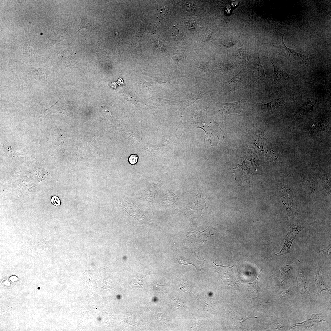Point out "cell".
Wrapping results in <instances>:
<instances>
[{
  "mask_svg": "<svg viewBox=\"0 0 331 331\" xmlns=\"http://www.w3.org/2000/svg\"><path fill=\"white\" fill-rule=\"evenodd\" d=\"M80 17L81 18L80 26L79 29L77 32H78L80 30L84 28L92 31L94 29V27L93 26L92 22L89 20L85 17L82 16H81Z\"/></svg>",
  "mask_w": 331,
  "mask_h": 331,
  "instance_id": "16",
  "label": "cell"
},
{
  "mask_svg": "<svg viewBox=\"0 0 331 331\" xmlns=\"http://www.w3.org/2000/svg\"><path fill=\"white\" fill-rule=\"evenodd\" d=\"M304 180L310 192L312 193L314 192L316 187V182L315 179L312 177H306Z\"/></svg>",
  "mask_w": 331,
  "mask_h": 331,
  "instance_id": "17",
  "label": "cell"
},
{
  "mask_svg": "<svg viewBox=\"0 0 331 331\" xmlns=\"http://www.w3.org/2000/svg\"><path fill=\"white\" fill-rule=\"evenodd\" d=\"M245 70L243 68L229 80L224 83L223 88L228 91H233L242 85L245 79Z\"/></svg>",
  "mask_w": 331,
  "mask_h": 331,
  "instance_id": "3",
  "label": "cell"
},
{
  "mask_svg": "<svg viewBox=\"0 0 331 331\" xmlns=\"http://www.w3.org/2000/svg\"><path fill=\"white\" fill-rule=\"evenodd\" d=\"M274 67V82L279 83L285 84L293 81L294 76L280 69L271 61Z\"/></svg>",
  "mask_w": 331,
  "mask_h": 331,
  "instance_id": "4",
  "label": "cell"
},
{
  "mask_svg": "<svg viewBox=\"0 0 331 331\" xmlns=\"http://www.w3.org/2000/svg\"><path fill=\"white\" fill-rule=\"evenodd\" d=\"M116 84L115 83H112L111 84V87L113 88H115L116 86Z\"/></svg>",
  "mask_w": 331,
  "mask_h": 331,
  "instance_id": "35",
  "label": "cell"
},
{
  "mask_svg": "<svg viewBox=\"0 0 331 331\" xmlns=\"http://www.w3.org/2000/svg\"><path fill=\"white\" fill-rule=\"evenodd\" d=\"M63 99L60 98L51 107L42 112H38L37 115L40 118V120L44 119L46 116L49 114L54 112H61L63 113H65L63 111L65 110V104L62 105L61 103Z\"/></svg>",
  "mask_w": 331,
  "mask_h": 331,
  "instance_id": "7",
  "label": "cell"
},
{
  "mask_svg": "<svg viewBox=\"0 0 331 331\" xmlns=\"http://www.w3.org/2000/svg\"><path fill=\"white\" fill-rule=\"evenodd\" d=\"M211 225L207 229L202 232H200L197 228H195L187 233L188 234V236L194 242H199L203 243L204 241H208L207 240V238L211 237V235H214V234L210 233L211 231L214 230L212 229L213 228L211 227Z\"/></svg>",
  "mask_w": 331,
  "mask_h": 331,
  "instance_id": "6",
  "label": "cell"
},
{
  "mask_svg": "<svg viewBox=\"0 0 331 331\" xmlns=\"http://www.w3.org/2000/svg\"><path fill=\"white\" fill-rule=\"evenodd\" d=\"M282 44L278 46L272 45L276 48V53L278 55L282 56L289 60L295 62L300 63L305 61L306 56L300 53L296 52L293 49L287 47L285 44L283 37L282 36Z\"/></svg>",
  "mask_w": 331,
  "mask_h": 331,
  "instance_id": "1",
  "label": "cell"
},
{
  "mask_svg": "<svg viewBox=\"0 0 331 331\" xmlns=\"http://www.w3.org/2000/svg\"><path fill=\"white\" fill-rule=\"evenodd\" d=\"M102 112L103 116L106 119L110 120H112V116L109 109L105 107L103 108H102Z\"/></svg>",
  "mask_w": 331,
  "mask_h": 331,
  "instance_id": "27",
  "label": "cell"
},
{
  "mask_svg": "<svg viewBox=\"0 0 331 331\" xmlns=\"http://www.w3.org/2000/svg\"><path fill=\"white\" fill-rule=\"evenodd\" d=\"M236 43V41L235 40H226L223 42V45L224 46L226 47H229L235 44Z\"/></svg>",
  "mask_w": 331,
  "mask_h": 331,
  "instance_id": "30",
  "label": "cell"
},
{
  "mask_svg": "<svg viewBox=\"0 0 331 331\" xmlns=\"http://www.w3.org/2000/svg\"><path fill=\"white\" fill-rule=\"evenodd\" d=\"M316 274L315 281L317 287L318 293L321 295L323 290H326L329 292V290L325 286L323 280L321 276V268H319Z\"/></svg>",
  "mask_w": 331,
  "mask_h": 331,
  "instance_id": "13",
  "label": "cell"
},
{
  "mask_svg": "<svg viewBox=\"0 0 331 331\" xmlns=\"http://www.w3.org/2000/svg\"><path fill=\"white\" fill-rule=\"evenodd\" d=\"M124 98L128 101L131 103L136 105L138 101H139L137 98L134 95L130 93H124Z\"/></svg>",
  "mask_w": 331,
  "mask_h": 331,
  "instance_id": "22",
  "label": "cell"
},
{
  "mask_svg": "<svg viewBox=\"0 0 331 331\" xmlns=\"http://www.w3.org/2000/svg\"><path fill=\"white\" fill-rule=\"evenodd\" d=\"M172 35L177 40H181L184 37V33L182 29L175 26H173Z\"/></svg>",
  "mask_w": 331,
  "mask_h": 331,
  "instance_id": "18",
  "label": "cell"
},
{
  "mask_svg": "<svg viewBox=\"0 0 331 331\" xmlns=\"http://www.w3.org/2000/svg\"><path fill=\"white\" fill-rule=\"evenodd\" d=\"M30 71L34 79L41 83H45L47 82V78L49 74L47 69L43 67L33 68L31 69Z\"/></svg>",
  "mask_w": 331,
  "mask_h": 331,
  "instance_id": "8",
  "label": "cell"
},
{
  "mask_svg": "<svg viewBox=\"0 0 331 331\" xmlns=\"http://www.w3.org/2000/svg\"><path fill=\"white\" fill-rule=\"evenodd\" d=\"M200 191L190 201L186 209L187 213L190 216H201L203 209L207 208L205 201V199L201 197Z\"/></svg>",
  "mask_w": 331,
  "mask_h": 331,
  "instance_id": "2",
  "label": "cell"
},
{
  "mask_svg": "<svg viewBox=\"0 0 331 331\" xmlns=\"http://www.w3.org/2000/svg\"><path fill=\"white\" fill-rule=\"evenodd\" d=\"M173 305L176 307L182 309L186 308V305L181 300L177 298L173 300Z\"/></svg>",
  "mask_w": 331,
  "mask_h": 331,
  "instance_id": "24",
  "label": "cell"
},
{
  "mask_svg": "<svg viewBox=\"0 0 331 331\" xmlns=\"http://www.w3.org/2000/svg\"><path fill=\"white\" fill-rule=\"evenodd\" d=\"M118 83L119 85L122 84L123 83V81L121 78H120L118 81Z\"/></svg>",
  "mask_w": 331,
  "mask_h": 331,
  "instance_id": "34",
  "label": "cell"
},
{
  "mask_svg": "<svg viewBox=\"0 0 331 331\" xmlns=\"http://www.w3.org/2000/svg\"><path fill=\"white\" fill-rule=\"evenodd\" d=\"M154 286L155 287L156 290H161V288L163 287H164V285H162V284L158 283H153Z\"/></svg>",
  "mask_w": 331,
  "mask_h": 331,
  "instance_id": "32",
  "label": "cell"
},
{
  "mask_svg": "<svg viewBox=\"0 0 331 331\" xmlns=\"http://www.w3.org/2000/svg\"><path fill=\"white\" fill-rule=\"evenodd\" d=\"M180 289L185 292L188 293H191L190 288L189 285L187 283H185L184 281H180Z\"/></svg>",
  "mask_w": 331,
  "mask_h": 331,
  "instance_id": "25",
  "label": "cell"
},
{
  "mask_svg": "<svg viewBox=\"0 0 331 331\" xmlns=\"http://www.w3.org/2000/svg\"><path fill=\"white\" fill-rule=\"evenodd\" d=\"M257 317H243V318H241L240 319L241 320H242V321H240V323H241V324H242L243 323H244V322L245 321H246L247 319H248L249 318H257Z\"/></svg>",
  "mask_w": 331,
  "mask_h": 331,
  "instance_id": "33",
  "label": "cell"
},
{
  "mask_svg": "<svg viewBox=\"0 0 331 331\" xmlns=\"http://www.w3.org/2000/svg\"><path fill=\"white\" fill-rule=\"evenodd\" d=\"M251 65V68L256 77L263 80L266 79L263 67L260 63L259 57L256 58Z\"/></svg>",
  "mask_w": 331,
  "mask_h": 331,
  "instance_id": "10",
  "label": "cell"
},
{
  "mask_svg": "<svg viewBox=\"0 0 331 331\" xmlns=\"http://www.w3.org/2000/svg\"><path fill=\"white\" fill-rule=\"evenodd\" d=\"M297 284L302 288L303 291L308 293L311 297L310 286L306 275L302 273L299 274Z\"/></svg>",
  "mask_w": 331,
  "mask_h": 331,
  "instance_id": "11",
  "label": "cell"
},
{
  "mask_svg": "<svg viewBox=\"0 0 331 331\" xmlns=\"http://www.w3.org/2000/svg\"><path fill=\"white\" fill-rule=\"evenodd\" d=\"M239 65V64L237 63L222 64L219 65L218 67L222 71H226L236 68Z\"/></svg>",
  "mask_w": 331,
  "mask_h": 331,
  "instance_id": "19",
  "label": "cell"
},
{
  "mask_svg": "<svg viewBox=\"0 0 331 331\" xmlns=\"http://www.w3.org/2000/svg\"><path fill=\"white\" fill-rule=\"evenodd\" d=\"M285 101L283 97H279L267 103L262 104L261 107L264 110L267 111H273L279 107L285 104Z\"/></svg>",
  "mask_w": 331,
  "mask_h": 331,
  "instance_id": "9",
  "label": "cell"
},
{
  "mask_svg": "<svg viewBox=\"0 0 331 331\" xmlns=\"http://www.w3.org/2000/svg\"><path fill=\"white\" fill-rule=\"evenodd\" d=\"M314 105L313 102L310 100L306 102L301 107L298 112V113L300 116H303L310 112L313 110Z\"/></svg>",
  "mask_w": 331,
  "mask_h": 331,
  "instance_id": "14",
  "label": "cell"
},
{
  "mask_svg": "<svg viewBox=\"0 0 331 331\" xmlns=\"http://www.w3.org/2000/svg\"><path fill=\"white\" fill-rule=\"evenodd\" d=\"M246 101H241L231 103H224L222 104V110L223 114L226 116L231 113L240 114L244 107Z\"/></svg>",
  "mask_w": 331,
  "mask_h": 331,
  "instance_id": "5",
  "label": "cell"
},
{
  "mask_svg": "<svg viewBox=\"0 0 331 331\" xmlns=\"http://www.w3.org/2000/svg\"><path fill=\"white\" fill-rule=\"evenodd\" d=\"M182 8L184 11L188 15L193 14L196 11V6L195 3L191 1H186L183 4Z\"/></svg>",
  "mask_w": 331,
  "mask_h": 331,
  "instance_id": "15",
  "label": "cell"
},
{
  "mask_svg": "<svg viewBox=\"0 0 331 331\" xmlns=\"http://www.w3.org/2000/svg\"><path fill=\"white\" fill-rule=\"evenodd\" d=\"M139 157L136 154H132L130 155L128 158L129 163L132 165L136 164L138 162Z\"/></svg>",
  "mask_w": 331,
  "mask_h": 331,
  "instance_id": "26",
  "label": "cell"
},
{
  "mask_svg": "<svg viewBox=\"0 0 331 331\" xmlns=\"http://www.w3.org/2000/svg\"><path fill=\"white\" fill-rule=\"evenodd\" d=\"M186 25L188 29L191 32H194L196 31L197 25L194 21H188Z\"/></svg>",
  "mask_w": 331,
  "mask_h": 331,
  "instance_id": "28",
  "label": "cell"
},
{
  "mask_svg": "<svg viewBox=\"0 0 331 331\" xmlns=\"http://www.w3.org/2000/svg\"><path fill=\"white\" fill-rule=\"evenodd\" d=\"M321 180L326 190L329 193V192H330V179L329 177L327 176H324L322 177Z\"/></svg>",
  "mask_w": 331,
  "mask_h": 331,
  "instance_id": "23",
  "label": "cell"
},
{
  "mask_svg": "<svg viewBox=\"0 0 331 331\" xmlns=\"http://www.w3.org/2000/svg\"><path fill=\"white\" fill-rule=\"evenodd\" d=\"M130 285L133 288H143V277L132 280Z\"/></svg>",
  "mask_w": 331,
  "mask_h": 331,
  "instance_id": "21",
  "label": "cell"
},
{
  "mask_svg": "<svg viewBox=\"0 0 331 331\" xmlns=\"http://www.w3.org/2000/svg\"><path fill=\"white\" fill-rule=\"evenodd\" d=\"M51 201L52 204L55 206H59L61 204V202L59 198L56 196H54L52 197Z\"/></svg>",
  "mask_w": 331,
  "mask_h": 331,
  "instance_id": "29",
  "label": "cell"
},
{
  "mask_svg": "<svg viewBox=\"0 0 331 331\" xmlns=\"http://www.w3.org/2000/svg\"><path fill=\"white\" fill-rule=\"evenodd\" d=\"M208 92H205L192 93L190 95L187 97L182 107V112L187 107L192 105L197 100L201 99L204 94Z\"/></svg>",
  "mask_w": 331,
  "mask_h": 331,
  "instance_id": "12",
  "label": "cell"
},
{
  "mask_svg": "<svg viewBox=\"0 0 331 331\" xmlns=\"http://www.w3.org/2000/svg\"><path fill=\"white\" fill-rule=\"evenodd\" d=\"M211 35V32L210 31H208L203 35V38L204 40H206L210 38Z\"/></svg>",
  "mask_w": 331,
  "mask_h": 331,
  "instance_id": "31",
  "label": "cell"
},
{
  "mask_svg": "<svg viewBox=\"0 0 331 331\" xmlns=\"http://www.w3.org/2000/svg\"><path fill=\"white\" fill-rule=\"evenodd\" d=\"M172 13V10L169 7L163 6L161 9L160 14L162 18L166 19L169 18Z\"/></svg>",
  "mask_w": 331,
  "mask_h": 331,
  "instance_id": "20",
  "label": "cell"
}]
</instances>
